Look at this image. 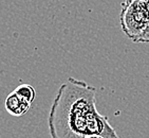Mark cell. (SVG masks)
I'll return each mask as SVG.
<instances>
[{"mask_svg": "<svg viewBox=\"0 0 149 138\" xmlns=\"http://www.w3.org/2000/svg\"><path fill=\"white\" fill-rule=\"evenodd\" d=\"M85 138H105V137H103V136H100V135H89V136H86Z\"/></svg>", "mask_w": 149, "mask_h": 138, "instance_id": "6", "label": "cell"}, {"mask_svg": "<svg viewBox=\"0 0 149 138\" xmlns=\"http://www.w3.org/2000/svg\"><path fill=\"white\" fill-rule=\"evenodd\" d=\"M51 138H85L100 135L120 138L108 117L98 113L96 88L73 77L59 86L48 118Z\"/></svg>", "mask_w": 149, "mask_h": 138, "instance_id": "1", "label": "cell"}, {"mask_svg": "<svg viewBox=\"0 0 149 138\" xmlns=\"http://www.w3.org/2000/svg\"><path fill=\"white\" fill-rule=\"evenodd\" d=\"M14 92L31 104L34 102L35 98H36V90L30 84H20L14 89Z\"/></svg>", "mask_w": 149, "mask_h": 138, "instance_id": "4", "label": "cell"}, {"mask_svg": "<svg viewBox=\"0 0 149 138\" xmlns=\"http://www.w3.org/2000/svg\"><path fill=\"white\" fill-rule=\"evenodd\" d=\"M120 21L124 34L133 43H139L149 23V0H125Z\"/></svg>", "mask_w": 149, "mask_h": 138, "instance_id": "2", "label": "cell"}, {"mask_svg": "<svg viewBox=\"0 0 149 138\" xmlns=\"http://www.w3.org/2000/svg\"><path fill=\"white\" fill-rule=\"evenodd\" d=\"M139 43H146V44L149 43V23L148 26H147L146 30H145V32L143 33V35L141 36Z\"/></svg>", "mask_w": 149, "mask_h": 138, "instance_id": "5", "label": "cell"}, {"mask_svg": "<svg viewBox=\"0 0 149 138\" xmlns=\"http://www.w3.org/2000/svg\"><path fill=\"white\" fill-rule=\"evenodd\" d=\"M31 105L32 104L30 102L22 99L15 92H12L4 101L6 111L14 117H20V116L26 115V113L29 112Z\"/></svg>", "mask_w": 149, "mask_h": 138, "instance_id": "3", "label": "cell"}]
</instances>
